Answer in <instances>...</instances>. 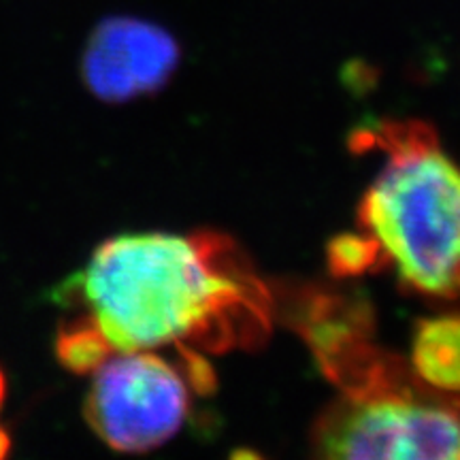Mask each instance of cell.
I'll return each instance as SVG.
<instances>
[{
    "label": "cell",
    "mask_w": 460,
    "mask_h": 460,
    "mask_svg": "<svg viewBox=\"0 0 460 460\" xmlns=\"http://www.w3.org/2000/svg\"><path fill=\"white\" fill-rule=\"evenodd\" d=\"M109 356L172 348L222 354L271 335L273 286L226 234L139 233L99 245L84 271L58 288Z\"/></svg>",
    "instance_id": "1"
},
{
    "label": "cell",
    "mask_w": 460,
    "mask_h": 460,
    "mask_svg": "<svg viewBox=\"0 0 460 460\" xmlns=\"http://www.w3.org/2000/svg\"><path fill=\"white\" fill-rule=\"evenodd\" d=\"M373 331L371 305L352 296L320 305L296 326L339 388L309 430L314 456L460 460V394L422 382Z\"/></svg>",
    "instance_id": "2"
},
{
    "label": "cell",
    "mask_w": 460,
    "mask_h": 460,
    "mask_svg": "<svg viewBox=\"0 0 460 460\" xmlns=\"http://www.w3.org/2000/svg\"><path fill=\"white\" fill-rule=\"evenodd\" d=\"M356 152H379L356 226L376 269L429 301H460V164L422 119H376L352 132Z\"/></svg>",
    "instance_id": "3"
},
{
    "label": "cell",
    "mask_w": 460,
    "mask_h": 460,
    "mask_svg": "<svg viewBox=\"0 0 460 460\" xmlns=\"http://www.w3.org/2000/svg\"><path fill=\"white\" fill-rule=\"evenodd\" d=\"M166 360L154 349L109 356L96 367L85 399V420L109 447L146 452L180 433L192 393L216 386L214 369L200 352H175Z\"/></svg>",
    "instance_id": "4"
},
{
    "label": "cell",
    "mask_w": 460,
    "mask_h": 460,
    "mask_svg": "<svg viewBox=\"0 0 460 460\" xmlns=\"http://www.w3.org/2000/svg\"><path fill=\"white\" fill-rule=\"evenodd\" d=\"M169 31L137 17H107L85 43L82 75L96 99L128 102L163 90L180 66Z\"/></svg>",
    "instance_id": "5"
},
{
    "label": "cell",
    "mask_w": 460,
    "mask_h": 460,
    "mask_svg": "<svg viewBox=\"0 0 460 460\" xmlns=\"http://www.w3.org/2000/svg\"><path fill=\"white\" fill-rule=\"evenodd\" d=\"M410 365L429 386L460 394V314L416 322Z\"/></svg>",
    "instance_id": "6"
},
{
    "label": "cell",
    "mask_w": 460,
    "mask_h": 460,
    "mask_svg": "<svg viewBox=\"0 0 460 460\" xmlns=\"http://www.w3.org/2000/svg\"><path fill=\"white\" fill-rule=\"evenodd\" d=\"M7 450H9V437L3 433V430H0V456H4V454H7Z\"/></svg>",
    "instance_id": "7"
},
{
    "label": "cell",
    "mask_w": 460,
    "mask_h": 460,
    "mask_svg": "<svg viewBox=\"0 0 460 460\" xmlns=\"http://www.w3.org/2000/svg\"><path fill=\"white\" fill-rule=\"evenodd\" d=\"M3 394H4V382H3V376H0V402H3Z\"/></svg>",
    "instance_id": "8"
}]
</instances>
